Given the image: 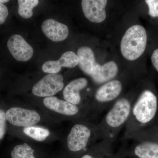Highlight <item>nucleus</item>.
I'll use <instances>...</instances> for the list:
<instances>
[{
	"mask_svg": "<svg viewBox=\"0 0 158 158\" xmlns=\"http://www.w3.org/2000/svg\"><path fill=\"white\" fill-rule=\"evenodd\" d=\"M147 36L144 27L132 26L125 33L120 44L123 56L130 61L138 59L144 53L147 45Z\"/></svg>",
	"mask_w": 158,
	"mask_h": 158,
	"instance_id": "f257e3e1",
	"label": "nucleus"
},
{
	"mask_svg": "<svg viewBox=\"0 0 158 158\" xmlns=\"http://www.w3.org/2000/svg\"><path fill=\"white\" fill-rule=\"evenodd\" d=\"M157 108V100L152 91L145 90L133 108V113L136 119L141 123L149 122L155 116Z\"/></svg>",
	"mask_w": 158,
	"mask_h": 158,
	"instance_id": "f03ea898",
	"label": "nucleus"
},
{
	"mask_svg": "<svg viewBox=\"0 0 158 158\" xmlns=\"http://www.w3.org/2000/svg\"><path fill=\"white\" fill-rule=\"evenodd\" d=\"M63 77L59 74H48L34 85L32 93L40 97L53 96L64 87Z\"/></svg>",
	"mask_w": 158,
	"mask_h": 158,
	"instance_id": "7ed1b4c3",
	"label": "nucleus"
},
{
	"mask_svg": "<svg viewBox=\"0 0 158 158\" xmlns=\"http://www.w3.org/2000/svg\"><path fill=\"white\" fill-rule=\"evenodd\" d=\"M6 118L15 126L27 127L37 124L40 120L39 113L34 110L19 107L10 108L6 112Z\"/></svg>",
	"mask_w": 158,
	"mask_h": 158,
	"instance_id": "20e7f679",
	"label": "nucleus"
},
{
	"mask_svg": "<svg viewBox=\"0 0 158 158\" xmlns=\"http://www.w3.org/2000/svg\"><path fill=\"white\" fill-rule=\"evenodd\" d=\"M7 46L12 56L17 61L27 62L31 59L34 54L33 48L19 34L10 37Z\"/></svg>",
	"mask_w": 158,
	"mask_h": 158,
	"instance_id": "39448f33",
	"label": "nucleus"
},
{
	"mask_svg": "<svg viewBox=\"0 0 158 158\" xmlns=\"http://www.w3.org/2000/svg\"><path fill=\"white\" fill-rule=\"evenodd\" d=\"M131 107L130 102L126 99L117 101L106 116L108 125L116 128L123 124L129 116Z\"/></svg>",
	"mask_w": 158,
	"mask_h": 158,
	"instance_id": "423d86ee",
	"label": "nucleus"
},
{
	"mask_svg": "<svg viewBox=\"0 0 158 158\" xmlns=\"http://www.w3.org/2000/svg\"><path fill=\"white\" fill-rule=\"evenodd\" d=\"M106 0H83L81 6L85 17L91 22L101 23L106 17Z\"/></svg>",
	"mask_w": 158,
	"mask_h": 158,
	"instance_id": "0eeeda50",
	"label": "nucleus"
},
{
	"mask_svg": "<svg viewBox=\"0 0 158 158\" xmlns=\"http://www.w3.org/2000/svg\"><path fill=\"white\" fill-rule=\"evenodd\" d=\"M91 132L87 127L76 124L72 128L67 138V145L69 150L78 152L84 149L88 144Z\"/></svg>",
	"mask_w": 158,
	"mask_h": 158,
	"instance_id": "6e6552de",
	"label": "nucleus"
},
{
	"mask_svg": "<svg viewBox=\"0 0 158 158\" xmlns=\"http://www.w3.org/2000/svg\"><path fill=\"white\" fill-rule=\"evenodd\" d=\"M41 29L46 36L54 42L65 40L69 35L68 27L53 19H48L44 21Z\"/></svg>",
	"mask_w": 158,
	"mask_h": 158,
	"instance_id": "1a4fd4ad",
	"label": "nucleus"
},
{
	"mask_svg": "<svg viewBox=\"0 0 158 158\" xmlns=\"http://www.w3.org/2000/svg\"><path fill=\"white\" fill-rule=\"evenodd\" d=\"M118 72V66L113 61L102 65L96 63L90 77L95 83L102 84L114 78Z\"/></svg>",
	"mask_w": 158,
	"mask_h": 158,
	"instance_id": "9d476101",
	"label": "nucleus"
},
{
	"mask_svg": "<svg viewBox=\"0 0 158 158\" xmlns=\"http://www.w3.org/2000/svg\"><path fill=\"white\" fill-rule=\"evenodd\" d=\"M43 103L49 110L66 116H73L79 112L78 108L76 105L56 97H46L44 99Z\"/></svg>",
	"mask_w": 158,
	"mask_h": 158,
	"instance_id": "9b49d317",
	"label": "nucleus"
},
{
	"mask_svg": "<svg viewBox=\"0 0 158 158\" xmlns=\"http://www.w3.org/2000/svg\"><path fill=\"white\" fill-rule=\"evenodd\" d=\"M88 84V81L84 78H80L72 81L63 90L64 99L76 106L79 104L81 101L80 91L86 88Z\"/></svg>",
	"mask_w": 158,
	"mask_h": 158,
	"instance_id": "f8f14e48",
	"label": "nucleus"
},
{
	"mask_svg": "<svg viewBox=\"0 0 158 158\" xmlns=\"http://www.w3.org/2000/svg\"><path fill=\"white\" fill-rule=\"evenodd\" d=\"M122 89V85L119 81H110L99 88L95 94V98L100 102L111 101L120 94Z\"/></svg>",
	"mask_w": 158,
	"mask_h": 158,
	"instance_id": "ddd939ff",
	"label": "nucleus"
},
{
	"mask_svg": "<svg viewBox=\"0 0 158 158\" xmlns=\"http://www.w3.org/2000/svg\"><path fill=\"white\" fill-rule=\"evenodd\" d=\"M77 56L80 69L84 73L90 76L97 63L93 51L88 47H82L78 50Z\"/></svg>",
	"mask_w": 158,
	"mask_h": 158,
	"instance_id": "4468645a",
	"label": "nucleus"
},
{
	"mask_svg": "<svg viewBox=\"0 0 158 158\" xmlns=\"http://www.w3.org/2000/svg\"><path fill=\"white\" fill-rule=\"evenodd\" d=\"M135 152L140 158H158V144L151 142L141 143L136 146Z\"/></svg>",
	"mask_w": 158,
	"mask_h": 158,
	"instance_id": "2eb2a0df",
	"label": "nucleus"
},
{
	"mask_svg": "<svg viewBox=\"0 0 158 158\" xmlns=\"http://www.w3.org/2000/svg\"><path fill=\"white\" fill-rule=\"evenodd\" d=\"M38 0H18V13L21 17L29 19L33 16V9L39 4Z\"/></svg>",
	"mask_w": 158,
	"mask_h": 158,
	"instance_id": "dca6fc26",
	"label": "nucleus"
},
{
	"mask_svg": "<svg viewBox=\"0 0 158 158\" xmlns=\"http://www.w3.org/2000/svg\"><path fill=\"white\" fill-rule=\"evenodd\" d=\"M23 131L27 135L38 141H44L50 135V131L48 130L37 127H25Z\"/></svg>",
	"mask_w": 158,
	"mask_h": 158,
	"instance_id": "f3484780",
	"label": "nucleus"
},
{
	"mask_svg": "<svg viewBox=\"0 0 158 158\" xmlns=\"http://www.w3.org/2000/svg\"><path fill=\"white\" fill-rule=\"evenodd\" d=\"M58 64L61 68H73L79 64V58L75 53L72 51L65 52L62 54L59 60Z\"/></svg>",
	"mask_w": 158,
	"mask_h": 158,
	"instance_id": "a211bd4d",
	"label": "nucleus"
},
{
	"mask_svg": "<svg viewBox=\"0 0 158 158\" xmlns=\"http://www.w3.org/2000/svg\"><path fill=\"white\" fill-rule=\"evenodd\" d=\"M34 150L27 143L16 145L11 152V158H35Z\"/></svg>",
	"mask_w": 158,
	"mask_h": 158,
	"instance_id": "6ab92c4d",
	"label": "nucleus"
},
{
	"mask_svg": "<svg viewBox=\"0 0 158 158\" xmlns=\"http://www.w3.org/2000/svg\"><path fill=\"white\" fill-rule=\"evenodd\" d=\"M145 2L148 6V14L150 16L153 18L158 17V0H146Z\"/></svg>",
	"mask_w": 158,
	"mask_h": 158,
	"instance_id": "aec40b11",
	"label": "nucleus"
},
{
	"mask_svg": "<svg viewBox=\"0 0 158 158\" xmlns=\"http://www.w3.org/2000/svg\"><path fill=\"white\" fill-rule=\"evenodd\" d=\"M6 112L4 110H0V140L4 138L6 134Z\"/></svg>",
	"mask_w": 158,
	"mask_h": 158,
	"instance_id": "412c9836",
	"label": "nucleus"
},
{
	"mask_svg": "<svg viewBox=\"0 0 158 158\" xmlns=\"http://www.w3.org/2000/svg\"><path fill=\"white\" fill-rule=\"evenodd\" d=\"M8 15L9 11L7 7L4 4L0 3V25L5 22Z\"/></svg>",
	"mask_w": 158,
	"mask_h": 158,
	"instance_id": "4be33fe9",
	"label": "nucleus"
},
{
	"mask_svg": "<svg viewBox=\"0 0 158 158\" xmlns=\"http://www.w3.org/2000/svg\"><path fill=\"white\" fill-rule=\"evenodd\" d=\"M152 62L158 72V49L154 51L151 57Z\"/></svg>",
	"mask_w": 158,
	"mask_h": 158,
	"instance_id": "5701e85b",
	"label": "nucleus"
},
{
	"mask_svg": "<svg viewBox=\"0 0 158 158\" xmlns=\"http://www.w3.org/2000/svg\"><path fill=\"white\" fill-rule=\"evenodd\" d=\"M81 158H94L93 157L91 156L88 155H85L83 156Z\"/></svg>",
	"mask_w": 158,
	"mask_h": 158,
	"instance_id": "b1692460",
	"label": "nucleus"
},
{
	"mask_svg": "<svg viewBox=\"0 0 158 158\" xmlns=\"http://www.w3.org/2000/svg\"><path fill=\"white\" fill-rule=\"evenodd\" d=\"M9 2V1L8 0H0V3H2V4H4V3H6L7 2Z\"/></svg>",
	"mask_w": 158,
	"mask_h": 158,
	"instance_id": "393cba45",
	"label": "nucleus"
}]
</instances>
